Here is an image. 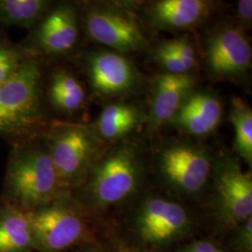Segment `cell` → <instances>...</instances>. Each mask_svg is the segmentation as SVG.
Returning <instances> with one entry per match:
<instances>
[{
  "mask_svg": "<svg viewBox=\"0 0 252 252\" xmlns=\"http://www.w3.org/2000/svg\"><path fill=\"white\" fill-rule=\"evenodd\" d=\"M38 135L12 142L6 176V189L21 209H36L54 198L61 186L54 162Z\"/></svg>",
  "mask_w": 252,
  "mask_h": 252,
  "instance_id": "obj_1",
  "label": "cell"
},
{
  "mask_svg": "<svg viewBox=\"0 0 252 252\" xmlns=\"http://www.w3.org/2000/svg\"><path fill=\"white\" fill-rule=\"evenodd\" d=\"M42 68L30 57L0 86V136L12 142L39 135L43 125Z\"/></svg>",
  "mask_w": 252,
  "mask_h": 252,
  "instance_id": "obj_2",
  "label": "cell"
},
{
  "mask_svg": "<svg viewBox=\"0 0 252 252\" xmlns=\"http://www.w3.org/2000/svg\"><path fill=\"white\" fill-rule=\"evenodd\" d=\"M81 19L91 39L108 46L118 54L136 52L147 45L139 21L127 10L114 6L93 5L85 9Z\"/></svg>",
  "mask_w": 252,
  "mask_h": 252,
  "instance_id": "obj_3",
  "label": "cell"
},
{
  "mask_svg": "<svg viewBox=\"0 0 252 252\" xmlns=\"http://www.w3.org/2000/svg\"><path fill=\"white\" fill-rule=\"evenodd\" d=\"M43 136L60 184H73L81 180L96 149L90 131L84 126L63 125Z\"/></svg>",
  "mask_w": 252,
  "mask_h": 252,
  "instance_id": "obj_4",
  "label": "cell"
},
{
  "mask_svg": "<svg viewBox=\"0 0 252 252\" xmlns=\"http://www.w3.org/2000/svg\"><path fill=\"white\" fill-rule=\"evenodd\" d=\"M80 15L68 3L52 7L21 43L31 57L62 55L71 52L80 35Z\"/></svg>",
  "mask_w": 252,
  "mask_h": 252,
  "instance_id": "obj_5",
  "label": "cell"
},
{
  "mask_svg": "<svg viewBox=\"0 0 252 252\" xmlns=\"http://www.w3.org/2000/svg\"><path fill=\"white\" fill-rule=\"evenodd\" d=\"M139 164L129 148L117 149L94 166L89 184L94 200L100 206H109L128 197L136 188Z\"/></svg>",
  "mask_w": 252,
  "mask_h": 252,
  "instance_id": "obj_6",
  "label": "cell"
},
{
  "mask_svg": "<svg viewBox=\"0 0 252 252\" xmlns=\"http://www.w3.org/2000/svg\"><path fill=\"white\" fill-rule=\"evenodd\" d=\"M33 242L48 252H60L77 243L84 232L79 214L63 203H48L28 212Z\"/></svg>",
  "mask_w": 252,
  "mask_h": 252,
  "instance_id": "obj_7",
  "label": "cell"
},
{
  "mask_svg": "<svg viewBox=\"0 0 252 252\" xmlns=\"http://www.w3.org/2000/svg\"><path fill=\"white\" fill-rule=\"evenodd\" d=\"M207 64L210 72L221 79L242 76L252 64V51L241 29L221 27L207 38Z\"/></svg>",
  "mask_w": 252,
  "mask_h": 252,
  "instance_id": "obj_8",
  "label": "cell"
},
{
  "mask_svg": "<svg viewBox=\"0 0 252 252\" xmlns=\"http://www.w3.org/2000/svg\"><path fill=\"white\" fill-rule=\"evenodd\" d=\"M161 169L166 179L186 192H196L207 183L210 162L203 151L189 145H176L161 156Z\"/></svg>",
  "mask_w": 252,
  "mask_h": 252,
  "instance_id": "obj_9",
  "label": "cell"
},
{
  "mask_svg": "<svg viewBox=\"0 0 252 252\" xmlns=\"http://www.w3.org/2000/svg\"><path fill=\"white\" fill-rule=\"evenodd\" d=\"M189 223L185 209L177 203L163 199H151L138 217L142 238L150 243H163L184 232Z\"/></svg>",
  "mask_w": 252,
  "mask_h": 252,
  "instance_id": "obj_10",
  "label": "cell"
},
{
  "mask_svg": "<svg viewBox=\"0 0 252 252\" xmlns=\"http://www.w3.org/2000/svg\"><path fill=\"white\" fill-rule=\"evenodd\" d=\"M87 73L93 88L103 95H117L130 90L136 76L131 62L116 52L93 54L87 60Z\"/></svg>",
  "mask_w": 252,
  "mask_h": 252,
  "instance_id": "obj_11",
  "label": "cell"
},
{
  "mask_svg": "<svg viewBox=\"0 0 252 252\" xmlns=\"http://www.w3.org/2000/svg\"><path fill=\"white\" fill-rule=\"evenodd\" d=\"M220 206L227 220L244 223L252 214V180L237 164L231 163L220 173L218 182Z\"/></svg>",
  "mask_w": 252,
  "mask_h": 252,
  "instance_id": "obj_12",
  "label": "cell"
},
{
  "mask_svg": "<svg viewBox=\"0 0 252 252\" xmlns=\"http://www.w3.org/2000/svg\"><path fill=\"white\" fill-rule=\"evenodd\" d=\"M221 115L220 100L210 94L198 93L189 95L171 122L189 134L205 135L216 129Z\"/></svg>",
  "mask_w": 252,
  "mask_h": 252,
  "instance_id": "obj_13",
  "label": "cell"
},
{
  "mask_svg": "<svg viewBox=\"0 0 252 252\" xmlns=\"http://www.w3.org/2000/svg\"><path fill=\"white\" fill-rule=\"evenodd\" d=\"M194 80L188 74H163L158 77L153 93L152 120L159 127L171 121L193 89Z\"/></svg>",
  "mask_w": 252,
  "mask_h": 252,
  "instance_id": "obj_14",
  "label": "cell"
},
{
  "mask_svg": "<svg viewBox=\"0 0 252 252\" xmlns=\"http://www.w3.org/2000/svg\"><path fill=\"white\" fill-rule=\"evenodd\" d=\"M211 7V2L204 0H160L151 5L149 14L156 27L182 30L202 23Z\"/></svg>",
  "mask_w": 252,
  "mask_h": 252,
  "instance_id": "obj_15",
  "label": "cell"
},
{
  "mask_svg": "<svg viewBox=\"0 0 252 252\" xmlns=\"http://www.w3.org/2000/svg\"><path fill=\"white\" fill-rule=\"evenodd\" d=\"M34 244L28 212L8 205L0 212V252H24Z\"/></svg>",
  "mask_w": 252,
  "mask_h": 252,
  "instance_id": "obj_16",
  "label": "cell"
},
{
  "mask_svg": "<svg viewBox=\"0 0 252 252\" xmlns=\"http://www.w3.org/2000/svg\"><path fill=\"white\" fill-rule=\"evenodd\" d=\"M47 94L52 107L66 114L80 110L85 101L81 82L65 69H57L51 75Z\"/></svg>",
  "mask_w": 252,
  "mask_h": 252,
  "instance_id": "obj_17",
  "label": "cell"
},
{
  "mask_svg": "<svg viewBox=\"0 0 252 252\" xmlns=\"http://www.w3.org/2000/svg\"><path fill=\"white\" fill-rule=\"evenodd\" d=\"M51 8L46 0H0V24L31 31Z\"/></svg>",
  "mask_w": 252,
  "mask_h": 252,
  "instance_id": "obj_18",
  "label": "cell"
},
{
  "mask_svg": "<svg viewBox=\"0 0 252 252\" xmlns=\"http://www.w3.org/2000/svg\"><path fill=\"white\" fill-rule=\"evenodd\" d=\"M140 113L137 108L115 104L105 108L96 122V129L101 137L114 140L131 132L140 122Z\"/></svg>",
  "mask_w": 252,
  "mask_h": 252,
  "instance_id": "obj_19",
  "label": "cell"
},
{
  "mask_svg": "<svg viewBox=\"0 0 252 252\" xmlns=\"http://www.w3.org/2000/svg\"><path fill=\"white\" fill-rule=\"evenodd\" d=\"M230 119L234 127V148L250 164L252 161V108L241 100H234Z\"/></svg>",
  "mask_w": 252,
  "mask_h": 252,
  "instance_id": "obj_20",
  "label": "cell"
},
{
  "mask_svg": "<svg viewBox=\"0 0 252 252\" xmlns=\"http://www.w3.org/2000/svg\"><path fill=\"white\" fill-rule=\"evenodd\" d=\"M31 56L22 44H16L0 34V86L18 70Z\"/></svg>",
  "mask_w": 252,
  "mask_h": 252,
  "instance_id": "obj_21",
  "label": "cell"
},
{
  "mask_svg": "<svg viewBox=\"0 0 252 252\" xmlns=\"http://www.w3.org/2000/svg\"><path fill=\"white\" fill-rule=\"evenodd\" d=\"M172 51L179 57L180 62L183 63L187 71L193 69L198 64L196 53L193 46L189 43V40L184 37H179L164 42Z\"/></svg>",
  "mask_w": 252,
  "mask_h": 252,
  "instance_id": "obj_22",
  "label": "cell"
},
{
  "mask_svg": "<svg viewBox=\"0 0 252 252\" xmlns=\"http://www.w3.org/2000/svg\"><path fill=\"white\" fill-rule=\"evenodd\" d=\"M155 56L159 63L163 67V69L166 70L167 74H188L187 69L185 68L183 63L180 62L179 57L165 43H162L156 50Z\"/></svg>",
  "mask_w": 252,
  "mask_h": 252,
  "instance_id": "obj_23",
  "label": "cell"
},
{
  "mask_svg": "<svg viewBox=\"0 0 252 252\" xmlns=\"http://www.w3.org/2000/svg\"><path fill=\"white\" fill-rule=\"evenodd\" d=\"M239 242L241 244V248L246 252H252V219H248L242 223L241 232L239 234Z\"/></svg>",
  "mask_w": 252,
  "mask_h": 252,
  "instance_id": "obj_24",
  "label": "cell"
},
{
  "mask_svg": "<svg viewBox=\"0 0 252 252\" xmlns=\"http://www.w3.org/2000/svg\"><path fill=\"white\" fill-rule=\"evenodd\" d=\"M237 13L242 23L249 26L252 23V0H241L237 4Z\"/></svg>",
  "mask_w": 252,
  "mask_h": 252,
  "instance_id": "obj_25",
  "label": "cell"
},
{
  "mask_svg": "<svg viewBox=\"0 0 252 252\" xmlns=\"http://www.w3.org/2000/svg\"><path fill=\"white\" fill-rule=\"evenodd\" d=\"M182 252H222L209 241H199L192 244Z\"/></svg>",
  "mask_w": 252,
  "mask_h": 252,
  "instance_id": "obj_26",
  "label": "cell"
}]
</instances>
